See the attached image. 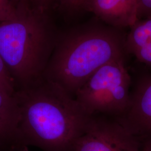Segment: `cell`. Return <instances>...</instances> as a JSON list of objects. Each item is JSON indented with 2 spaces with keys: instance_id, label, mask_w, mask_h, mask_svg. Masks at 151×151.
Listing matches in <instances>:
<instances>
[{
  "instance_id": "obj_1",
  "label": "cell",
  "mask_w": 151,
  "mask_h": 151,
  "mask_svg": "<svg viewBox=\"0 0 151 151\" xmlns=\"http://www.w3.org/2000/svg\"><path fill=\"white\" fill-rule=\"evenodd\" d=\"M19 138L44 151H72L91 115L58 85L42 77L16 90Z\"/></svg>"
},
{
  "instance_id": "obj_2",
  "label": "cell",
  "mask_w": 151,
  "mask_h": 151,
  "mask_svg": "<svg viewBox=\"0 0 151 151\" xmlns=\"http://www.w3.org/2000/svg\"><path fill=\"white\" fill-rule=\"evenodd\" d=\"M123 29L105 25L84 27L57 40L43 77L72 97L96 70L127 57Z\"/></svg>"
},
{
  "instance_id": "obj_3",
  "label": "cell",
  "mask_w": 151,
  "mask_h": 151,
  "mask_svg": "<svg viewBox=\"0 0 151 151\" xmlns=\"http://www.w3.org/2000/svg\"><path fill=\"white\" fill-rule=\"evenodd\" d=\"M57 40L39 9L0 22V55L16 90L43 76Z\"/></svg>"
},
{
  "instance_id": "obj_4",
  "label": "cell",
  "mask_w": 151,
  "mask_h": 151,
  "mask_svg": "<svg viewBox=\"0 0 151 151\" xmlns=\"http://www.w3.org/2000/svg\"><path fill=\"white\" fill-rule=\"evenodd\" d=\"M127 58L104 65L76 92L75 99L87 113L115 118L124 113L132 86Z\"/></svg>"
},
{
  "instance_id": "obj_5",
  "label": "cell",
  "mask_w": 151,
  "mask_h": 151,
  "mask_svg": "<svg viewBox=\"0 0 151 151\" xmlns=\"http://www.w3.org/2000/svg\"><path fill=\"white\" fill-rule=\"evenodd\" d=\"M142 145L116 118L93 115L72 151H140Z\"/></svg>"
},
{
  "instance_id": "obj_6",
  "label": "cell",
  "mask_w": 151,
  "mask_h": 151,
  "mask_svg": "<svg viewBox=\"0 0 151 151\" xmlns=\"http://www.w3.org/2000/svg\"><path fill=\"white\" fill-rule=\"evenodd\" d=\"M120 122L142 142H151V73H145L132 84L129 101Z\"/></svg>"
},
{
  "instance_id": "obj_7",
  "label": "cell",
  "mask_w": 151,
  "mask_h": 151,
  "mask_svg": "<svg viewBox=\"0 0 151 151\" xmlns=\"http://www.w3.org/2000/svg\"><path fill=\"white\" fill-rule=\"evenodd\" d=\"M81 8L113 27H130L138 20V0H84Z\"/></svg>"
},
{
  "instance_id": "obj_8",
  "label": "cell",
  "mask_w": 151,
  "mask_h": 151,
  "mask_svg": "<svg viewBox=\"0 0 151 151\" xmlns=\"http://www.w3.org/2000/svg\"><path fill=\"white\" fill-rule=\"evenodd\" d=\"M19 121L20 111L16 99L0 90V145L20 140Z\"/></svg>"
},
{
  "instance_id": "obj_9",
  "label": "cell",
  "mask_w": 151,
  "mask_h": 151,
  "mask_svg": "<svg viewBox=\"0 0 151 151\" xmlns=\"http://www.w3.org/2000/svg\"><path fill=\"white\" fill-rule=\"evenodd\" d=\"M151 43V16L138 20L126 35L125 47L128 54L145 44Z\"/></svg>"
},
{
  "instance_id": "obj_10",
  "label": "cell",
  "mask_w": 151,
  "mask_h": 151,
  "mask_svg": "<svg viewBox=\"0 0 151 151\" xmlns=\"http://www.w3.org/2000/svg\"><path fill=\"white\" fill-rule=\"evenodd\" d=\"M29 7L25 0H0V22L16 19Z\"/></svg>"
},
{
  "instance_id": "obj_11",
  "label": "cell",
  "mask_w": 151,
  "mask_h": 151,
  "mask_svg": "<svg viewBox=\"0 0 151 151\" xmlns=\"http://www.w3.org/2000/svg\"><path fill=\"white\" fill-rule=\"evenodd\" d=\"M0 90L14 96L16 91V85L5 64L0 55Z\"/></svg>"
},
{
  "instance_id": "obj_12",
  "label": "cell",
  "mask_w": 151,
  "mask_h": 151,
  "mask_svg": "<svg viewBox=\"0 0 151 151\" xmlns=\"http://www.w3.org/2000/svg\"><path fill=\"white\" fill-rule=\"evenodd\" d=\"M131 54L134 55L140 63L151 68V43L143 44Z\"/></svg>"
},
{
  "instance_id": "obj_13",
  "label": "cell",
  "mask_w": 151,
  "mask_h": 151,
  "mask_svg": "<svg viewBox=\"0 0 151 151\" xmlns=\"http://www.w3.org/2000/svg\"><path fill=\"white\" fill-rule=\"evenodd\" d=\"M151 16V0H138V20Z\"/></svg>"
},
{
  "instance_id": "obj_14",
  "label": "cell",
  "mask_w": 151,
  "mask_h": 151,
  "mask_svg": "<svg viewBox=\"0 0 151 151\" xmlns=\"http://www.w3.org/2000/svg\"><path fill=\"white\" fill-rule=\"evenodd\" d=\"M0 151H29L28 146L17 141L8 145H0Z\"/></svg>"
},
{
  "instance_id": "obj_15",
  "label": "cell",
  "mask_w": 151,
  "mask_h": 151,
  "mask_svg": "<svg viewBox=\"0 0 151 151\" xmlns=\"http://www.w3.org/2000/svg\"><path fill=\"white\" fill-rule=\"evenodd\" d=\"M84 0H60L62 4L72 9L81 8V6Z\"/></svg>"
},
{
  "instance_id": "obj_16",
  "label": "cell",
  "mask_w": 151,
  "mask_h": 151,
  "mask_svg": "<svg viewBox=\"0 0 151 151\" xmlns=\"http://www.w3.org/2000/svg\"><path fill=\"white\" fill-rule=\"evenodd\" d=\"M140 151H151V142H143L142 143Z\"/></svg>"
},
{
  "instance_id": "obj_17",
  "label": "cell",
  "mask_w": 151,
  "mask_h": 151,
  "mask_svg": "<svg viewBox=\"0 0 151 151\" xmlns=\"http://www.w3.org/2000/svg\"><path fill=\"white\" fill-rule=\"evenodd\" d=\"M35 1L38 3V7L39 9L43 10L44 6L46 5L50 0H35Z\"/></svg>"
}]
</instances>
